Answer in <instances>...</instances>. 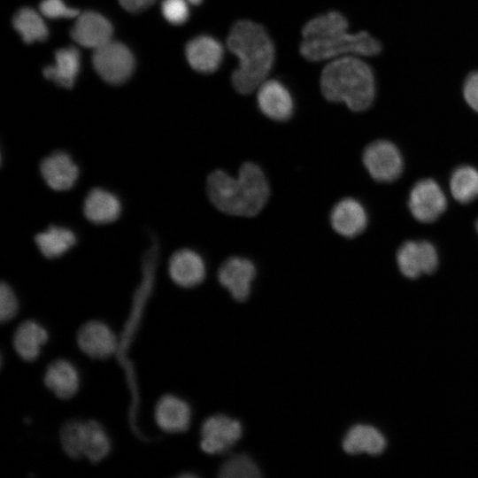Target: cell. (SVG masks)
<instances>
[{"instance_id":"11","label":"cell","mask_w":478,"mask_h":478,"mask_svg":"<svg viewBox=\"0 0 478 478\" xmlns=\"http://www.w3.org/2000/svg\"><path fill=\"white\" fill-rule=\"evenodd\" d=\"M112 26L103 15L88 11L77 16L71 36L81 46L93 50L112 40Z\"/></svg>"},{"instance_id":"2","label":"cell","mask_w":478,"mask_h":478,"mask_svg":"<svg viewBox=\"0 0 478 478\" xmlns=\"http://www.w3.org/2000/svg\"><path fill=\"white\" fill-rule=\"evenodd\" d=\"M210 201L220 212L235 216L252 217L266 205L270 189L262 169L253 162L243 163L237 177L218 169L207 178Z\"/></svg>"},{"instance_id":"6","label":"cell","mask_w":478,"mask_h":478,"mask_svg":"<svg viewBox=\"0 0 478 478\" xmlns=\"http://www.w3.org/2000/svg\"><path fill=\"white\" fill-rule=\"evenodd\" d=\"M363 163L369 174L382 182L397 180L404 167L400 150L387 140H377L368 144L363 153Z\"/></svg>"},{"instance_id":"27","label":"cell","mask_w":478,"mask_h":478,"mask_svg":"<svg viewBox=\"0 0 478 478\" xmlns=\"http://www.w3.org/2000/svg\"><path fill=\"white\" fill-rule=\"evenodd\" d=\"M110 449V440L102 425L95 420L85 421L83 457L96 462L106 457Z\"/></svg>"},{"instance_id":"20","label":"cell","mask_w":478,"mask_h":478,"mask_svg":"<svg viewBox=\"0 0 478 478\" xmlns=\"http://www.w3.org/2000/svg\"><path fill=\"white\" fill-rule=\"evenodd\" d=\"M79 374L74 366L66 359L52 361L44 374V383L58 397L68 399L79 388Z\"/></svg>"},{"instance_id":"23","label":"cell","mask_w":478,"mask_h":478,"mask_svg":"<svg viewBox=\"0 0 478 478\" xmlns=\"http://www.w3.org/2000/svg\"><path fill=\"white\" fill-rule=\"evenodd\" d=\"M48 340L46 329L34 320L21 323L13 335V346L18 355L27 361L38 358L42 345Z\"/></svg>"},{"instance_id":"19","label":"cell","mask_w":478,"mask_h":478,"mask_svg":"<svg viewBox=\"0 0 478 478\" xmlns=\"http://www.w3.org/2000/svg\"><path fill=\"white\" fill-rule=\"evenodd\" d=\"M190 417L189 405L175 396L166 395L157 403L156 422L166 432L178 433L186 430L189 426Z\"/></svg>"},{"instance_id":"32","label":"cell","mask_w":478,"mask_h":478,"mask_svg":"<svg viewBox=\"0 0 478 478\" xmlns=\"http://www.w3.org/2000/svg\"><path fill=\"white\" fill-rule=\"evenodd\" d=\"M39 11L50 19L74 18L80 14L79 10L67 6L63 0H42Z\"/></svg>"},{"instance_id":"1","label":"cell","mask_w":478,"mask_h":478,"mask_svg":"<svg viewBox=\"0 0 478 478\" xmlns=\"http://www.w3.org/2000/svg\"><path fill=\"white\" fill-rule=\"evenodd\" d=\"M347 19L330 11L311 19L302 30L299 50L307 60L319 62L344 56L373 57L382 50L381 42L369 33L348 31Z\"/></svg>"},{"instance_id":"33","label":"cell","mask_w":478,"mask_h":478,"mask_svg":"<svg viewBox=\"0 0 478 478\" xmlns=\"http://www.w3.org/2000/svg\"><path fill=\"white\" fill-rule=\"evenodd\" d=\"M463 96L466 103L478 112V71L471 72L463 83Z\"/></svg>"},{"instance_id":"12","label":"cell","mask_w":478,"mask_h":478,"mask_svg":"<svg viewBox=\"0 0 478 478\" xmlns=\"http://www.w3.org/2000/svg\"><path fill=\"white\" fill-rule=\"evenodd\" d=\"M257 90L258 105L264 115L277 121H284L291 117L293 99L281 81L266 80Z\"/></svg>"},{"instance_id":"36","label":"cell","mask_w":478,"mask_h":478,"mask_svg":"<svg viewBox=\"0 0 478 478\" xmlns=\"http://www.w3.org/2000/svg\"><path fill=\"white\" fill-rule=\"evenodd\" d=\"M476 229H477V232H478V220L476 221Z\"/></svg>"},{"instance_id":"17","label":"cell","mask_w":478,"mask_h":478,"mask_svg":"<svg viewBox=\"0 0 478 478\" xmlns=\"http://www.w3.org/2000/svg\"><path fill=\"white\" fill-rule=\"evenodd\" d=\"M185 53L189 66L197 72L210 73L216 71L224 56L222 44L209 35H199L186 45Z\"/></svg>"},{"instance_id":"7","label":"cell","mask_w":478,"mask_h":478,"mask_svg":"<svg viewBox=\"0 0 478 478\" xmlns=\"http://www.w3.org/2000/svg\"><path fill=\"white\" fill-rule=\"evenodd\" d=\"M446 205L444 192L435 180H420L410 191L408 207L413 218L420 222L435 221L443 213Z\"/></svg>"},{"instance_id":"35","label":"cell","mask_w":478,"mask_h":478,"mask_svg":"<svg viewBox=\"0 0 478 478\" xmlns=\"http://www.w3.org/2000/svg\"><path fill=\"white\" fill-rule=\"evenodd\" d=\"M189 4L197 5L202 3L203 0H187Z\"/></svg>"},{"instance_id":"3","label":"cell","mask_w":478,"mask_h":478,"mask_svg":"<svg viewBox=\"0 0 478 478\" xmlns=\"http://www.w3.org/2000/svg\"><path fill=\"white\" fill-rule=\"evenodd\" d=\"M227 46L239 65L231 81L240 94H250L264 82L274 61V46L263 26L248 19L236 21L227 38Z\"/></svg>"},{"instance_id":"24","label":"cell","mask_w":478,"mask_h":478,"mask_svg":"<svg viewBox=\"0 0 478 478\" xmlns=\"http://www.w3.org/2000/svg\"><path fill=\"white\" fill-rule=\"evenodd\" d=\"M35 242L45 258H56L67 252L76 243L77 238L70 228L52 225L38 233Z\"/></svg>"},{"instance_id":"34","label":"cell","mask_w":478,"mask_h":478,"mask_svg":"<svg viewBox=\"0 0 478 478\" xmlns=\"http://www.w3.org/2000/svg\"><path fill=\"white\" fill-rule=\"evenodd\" d=\"M156 0H119L120 5L131 12H139L149 8Z\"/></svg>"},{"instance_id":"26","label":"cell","mask_w":478,"mask_h":478,"mask_svg":"<svg viewBox=\"0 0 478 478\" xmlns=\"http://www.w3.org/2000/svg\"><path fill=\"white\" fill-rule=\"evenodd\" d=\"M450 190L452 197L461 204L478 198V170L471 166H460L451 173Z\"/></svg>"},{"instance_id":"8","label":"cell","mask_w":478,"mask_h":478,"mask_svg":"<svg viewBox=\"0 0 478 478\" xmlns=\"http://www.w3.org/2000/svg\"><path fill=\"white\" fill-rule=\"evenodd\" d=\"M242 436L241 423L224 414L206 419L201 427V449L208 454L229 451Z\"/></svg>"},{"instance_id":"5","label":"cell","mask_w":478,"mask_h":478,"mask_svg":"<svg viewBox=\"0 0 478 478\" xmlns=\"http://www.w3.org/2000/svg\"><path fill=\"white\" fill-rule=\"evenodd\" d=\"M92 63L97 74L113 85L127 81L135 69L131 50L125 44L113 40L93 50Z\"/></svg>"},{"instance_id":"9","label":"cell","mask_w":478,"mask_h":478,"mask_svg":"<svg viewBox=\"0 0 478 478\" xmlns=\"http://www.w3.org/2000/svg\"><path fill=\"white\" fill-rule=\"evenodd\" d=\"M397 263L405 277L415 279L421 274H431L436 269L437 251L426 240L406 241L397 251Z\"/></svg>"},{"instance_id":"15","label":"cell","mask_w":478,"mask_h":478,"mask_svg":"<svg viewBox=\"0 0 478 478\" xmlns=\"http://www.w3.org/2000/svg\"><path fill=\"white\" fill-rule=\"evenodd\" d=\"M330 224L333 229L344 237L360 235L367 225V213L363 204L355 198L345 197L331 210Z\"/></svg>"},{"instance_id":"14","label":"cell","mask_w":478,"mask_h":478,"mask_svg":"<svg viewBox=\"0 0 478 478\" xmlns=\"http://www.w3.org/2000/svg\"><path fill=\"white\" fill-rule=\"evenodd\" d=\"M77 342L80 349L94 358L112 356L118 346L114 333L106 324L97 320L86 322L80 328Z\"/></svg>"},{"instance_id":"29","label":"cell","mask_w":478,"mask_h":478,"mask_svg":"<svg viewBox=\"0 0 478 478\" xmlns=\"http://www.w3.org/2000/svg\"><path fill=\"white\" fill-rule=\"evenodd\" d=\"M219 475L223 478H256L261 475L255 462L247 455H235L220 468Z\"/></svg>"},{"instance_id":"22","label":"cell","mask_w":478,"mask_h":478,"mask_svg":"<svg viewBox=\"0 0 478 478\" xmlns=\"http://www.w3.org/2000/svg\"><path fill=\"white\" fill-rule=\"evenodd\" d=\"M81 56L73 46L59 49L55 53V63L46 66L43 76L66 89L73 88L79 73Z\"/></svg>"},{"instance_id":"31","label":"cell","mask_w":478,"mask_h":478,"mask_svg":"<svg viewBox=\"0 0 478 478\" xmlns=\"http://www.w3.org/2000/svg\"><path fill=\"white\" fill-rule=\"evenodd\" d=\"M19 310L18 298L11 288L5 282L0 286V319L2 322H6L14 318Z\"/></svg>"},{"instance_id":"21","label":"cell","mask_w":478,"mask_h":478,"mask_svg":"<svg viewBox=\"0 0 478 478\" xmlns=\"http://www.w3.org/2000/svg\"><path fill=\"white\" fill-rule=\"evenodd\" d=\"M386 447L384 436L374 427L358 424L351 428L343 440V449L349 454H381Z\"/></svg>"},{"instance_id":"10","label":"cell","mask_w":478,"mask_h":478,"mask_svg":"<svg viewBox=\"0 0 478 478\" xmlns=\"http://www.w3.org/2000/svg\"><path fill=\"white\" fill-rule=\"evenodd\" d=\"M256 276L254 264L248 258L231 257L219 268L218 280L236 301H244L251 293V282Z\"/></svg>"},{"instance_id":"18","label":"cell","mask_w":478,"mask_h":478,"mask_svg":"<svg viewBox=\"0 0 478 478\" xmlns=\"http://www.w3.org/2000/svg\"><path fill=\"white\" fill-rule=\"evenodd\" d=\"M121 208L120 198L103 188L92 189L83 203L85 217L95 224L113 222L120 217Z\"/></svg>"},{"instance_id":"25","label":"cell","mask_w":478,"mask_h":478,"mask_svg":"<svg viewBox=\"0 0 478 478\" xmlns=\"http://www.w3.org/2000/svg\"><path fill=\"white\" fill-rule=\"evenodd\" d=\"M41 14L29 7H23L14 14L13 27L26 43L47 39L49 32Z\"/></svg>"},{"instance_id":"13","label":"cell","mask_w":478,"mask_h":478,"mask_svg":"<svg viewBox=\"0 0 478 478\" xmlns=\"http://www.w3.org/2000/svg\"><path fill=\"white\" fill-rule=\"evenodd\" d=\"M40 173L50 189L65 191L76 183L79 167L68 153L55 151L42 160Z\"/></svg>"},{"instance_id":"30","label":"cell","mask_w":478,"mask_h":478,"mask_svg":"<svg viewBox=\"0 0 478 478\" xmlns=\"http://www.w3.org/2000/svg\"><path fill=\"white\" fill-rule=\"evenodd\" d=\"M187 0H163L161 12L164 18L171 24L181 25L189 18Z\"/></svg>"},{"instance_id":"16","label":"cell","mask_w":478,"mask_h":478,"mask_svg":"<svg viewBox=\"0 0 478 478\" xmlns=\"http://www.w3.org/2000/svg\"><path fill=\"white\" fill-rule=\"evenodd\" d=\"M168 272L173 281L178 286L191 288L201 283L205 277V264L195 251L181 249L170 258Z\"/></svg>"},{"instance_id":"28","label":"cell","mask_w":478,"mask_h":478,"mask_svg":"<svg viewBox=\"0 0 478 478\" xmlns=\"http://www.w3.org/2000/svg\"><path fill=\"white\" fill-rule=\"evenodd\" d=\"M85 421L71 420L60 429L59 439L64 451L71 458L83 457Z\"/></svg>"},{"instance_id":"4","label":"cell","mask_w":478,"mask_h":478,"mask_svg":"<svg viewBox=\"0 0 478 478\" xmlns=\"http://www.w3.org/2000/svg\"><path fill=\"white\" fill-rule=\"evenodd\" d=\"M360 58L344 56L332 59L320 76L324 97L331 102L344 103L354 112L368 109L376 92L374 71Z\"/></svg>"}]
</instances>
